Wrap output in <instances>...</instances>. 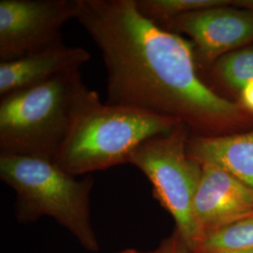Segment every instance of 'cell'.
<instances>
[{
  "mask_svg": "<svg viewBox=\"0 0 253 253\" xmlns=\"http://www.w3.org/2000/svg\"><path fill=\"white\" fill-rule=\"evenodd\" d=\"M76 20L102 55L106 103L177 119L192 135L253 128V115L201 79L193 43L145 18L136 0H80Z\"/></svg>",
  "mask_w": 253,
  "mask_h": 253,
  "instance_id": "cell-1",
  "label": "cell"
},
{
  "mask_svg": "<svg viewBox=\"0 0 253 253\" xmlns=\"http://www.w3.org/2000/svg\"><path fill=\"white\" fill-rule=\"evenodd\" d=\"M179 123L141 109L102 103L98 93L88 89L54 162L74 176L106 170L128 163L146 140Z\"/></svg>",
  "mask_w": 253,
  "mask_h": 253,
  "instance_id": "cell-2",
  "label": "cell"
},
{
  "mask_svg": "<svg viewBox=\"0 0 253 253\" xmlns=\"http://www.w3.org/2000/svg\"><path fill=\"white\" fill-rule=\"evenodd\" d=\"M88 89L74 71L1 98L0 155L54 161Z\"/></svg>",
  "mask_w": 253,
  "mask_h": 253,
  "instance_id": "cell-3",
  "label": "cell"
},
{
  "mask_svg": "<svg viewBox=\"0 0 253 253\" xmlns=\"http://www.w3.org/2000/svg\"><path fill=\"white\" fill-rule=\"evenodd\" d=\"M0 178L15 191V212L20 222L51 217L73 234L91 253L99 242L91 225V176L82 180L64 171L54 161L0 155Z\"/></svg>",
  "mask_w": 253,
  "mask_h": 253,
  "instance_id": "cell-4",
  "label": "cell"
},
{
  "mask_svg": "<svg viewBox=\"0 0 253 253\" xmlns=\"http://www.w3.org/2000/svg\"><path fill=\"white\" fill-rule=\"evenodd\" d=\"M191 135L179 123L171 131L146 140L131 155L132 164L150 181L153 195L171 216L190 250L198 240L192 208L202 176V164L188 155Z\"/></svg>",
  "mask_w": 253,
  "mask_h": 253,
  "instance_id": "cell-5",
  "label": "cell"
},
{
  "mask_svg": "<svg viewBox=\"0 0 253 253\" xmlns=\"http://www.w3.org/2000/svg\"><path fill=\"white\" fill-rule=\"evenodd\" d=\"M79 10L80 0H1V62L64 44L61 29Z\"/></svg>",
  "mask_w": 253,
  "mask_h": 253,
  "instance_id": "cell-6",
  "label": "cell"
},
{
  "mask_svg": "<svg viewBox=\"0 0 253 253\" xmlns=\"http://www.w3.org/2000/svg\"><path fill=\"white\" fill-rule=\"evenodd\" d=\"M161 27L190 37L197 66L209 69L220 56L253 42V10L233 5L214 7L173 19Z\"/></svg>",
  "mask_w": 253,
  "mask_h": 253,
  "instance_id": "cell-7",
  "label": "cell"
},
{
  "mask_svg": "<svg viewBox=\"0 0 253 253\" xmlns=\"http://www.w3.org/2000/svg\"><path fill=\"white\" fill-rule=\"evenodd\" d=\"M202 168L192 208L197 242L209 233L253 217V189L216 164L203 163Z\"/></svg>",
  "mask_w": 253,
  "mask_h": 253,
  "instance_id": "cell-8",
  "label": "cell"
},
{
  "mask_svg": "<svg viewBox=\"0 0 253 253\" xmlns=\"http://www.w3.org/2000/svg\"><path fill=\"white\" fill-rule=\"evenodd\" d=\"M90 57L85 49L64 43L0 62V97L41 84L63 73L80 71Z\"/></svg>",
  "mask_w": 253,
  "mask_h": 253,
  "instance_id": "cell-9",
  "label": "cell"
},
{
  "mask_svg": "<svg viewBox=\"0 0 253 253\" xmlns=\"http://www.w3.org/2000/svg\"><path fill=\"white\" fill-rule=\"evenodd\" d=\"M188 155L221 167L253 190V128L219 136L190 135Z\"/></svg>",
  "mask_w": 253,
  "mask_h": 253,
  "instance_id": "cell-10",
  "label": "cell"
},
{
  "mask_svg": "<svg viewBox=\"0 0 253 253\" xmlns=\"http://www.w3.org/2000/svg\"><path fill=\"white\" fill-rule=\"evenodd\" d=\"M209 70L217 83L239 95L253 81V46H245L220 56Z\"/></svg>",
  "mask_w": 253,
  "mask_h": 253,
  "instance_id": "cell-11",
  "label": "cell"
},
{
  "mask_svg": "<svg viewBox=\"0 0 253 253\" xmlns=\"http://www.w3.org/2000/svg\"><path fill=\"white\" fill-rule=\"evenodd\" d=\"M253 251V217L201 237L191 253H221Z\"/></svg>",
  "mask_w": 253,
  "mask_h": 253,
  "instance_id": "cell-12",
  "label": "cell"
},
{
  "mask_svg": "<svg viewBox=\"0 0 253 253\" xmlns=\"http://www.w3.org/2000/svg\"><path fill=\"white\" fill-rule=\"evenodd\" d=\"M232 4L233 0H136L141 14L160 27L191 12Z\"/></svg>",
  "mask_w": 253,
  "mask_h": 253,
  "instance_id": "cell-13",
  "label": "cell"
},
{
  "mask_svg": "<svg viewBox=\"0 0 253 253\" xmlns=\"http://www.w3.org/2000/svg\"><path fill=\"white\" fill-rule=\"evenodd\" d=\"M158 253H191V250L177 231L164 239L157 249Z\"/></svg>",
  "mask_w": 253,
  "mask_h": 253,
  "instance_id": "cell-14",
  "label": "cell"
},
{
  "mask_svg": "<svg viewBox=\"0 0 253 253\" xmlns=\"http://www.w3.org/2000/svg\"><path fill=\"white\" fill-rule=\"evenodd\" d=\"M238 99L240 106L253 115V81L248 84L239 93Z\"/></svg>",
  "mask_w": 253,
  "mask_h": 253,
  "instance_id": "cell-15",
  "label": "cell"
},
{
  "mask_svg": "<svg viewBox=\"0 0 253 253\" xmlns=\"http://www.w3.org/2000/svg\"><path fill=\"white\" fill-rule=\"evenodd\" d=\"M233 6L237 8H243V9H253V0H233Z\"/></svg>",
  "mask_w": 253,
  "mask_h": 253,
  "instance_id": "cell-16",
  "label": "cell"
},
{
  "mask_svg": "<svg viewBox=\"0 0 253 253\" xmlns=\"http://www.w3.org/2000/svg\"><path fill=\"white\" fill-rule=\"evenodd\" d=\"M118 253H158V251L155 250L153 252H141V251H137L134 249H128V250H125V251H122Z\"/></svg>",
  "mask_w": 253,
  "mask_h": 253,
  "instance_id": "cell-17",
  "label": "cell"
},
{
  "mask_svg": "<svg viewBox=\"0 0 253 253\" xmlns=\"http://www.w3.org/2000/svg\"><path fill=\"white\" fill-rule=\"evenodd\" d=\"M221 253H253V251H240V252H228Z\"/></svg>",
  "mask_w": 253,
  "mask_h": 253,
  "instance_id": "cell-18",
  "label": "cell"
}]
</instances>
